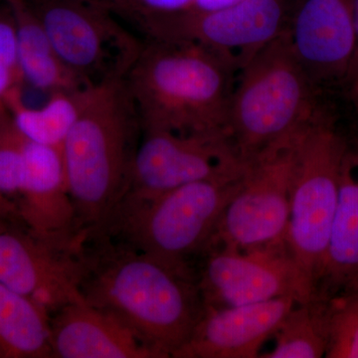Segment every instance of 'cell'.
Masks as SVG:
<instances>
[{"label":"cell","mask_w":358,"mask_h":358,"mask_svg":"<svg viewBox=\"0 0 358 358\" xmlns=\"http://www.w3.org/2000/svg\"><path fill=\"white\" fill-rule=\"evenodd\" d=\"M348 148L320 108L296 141L286 244L315 292L338 207Z\"/></svg>","instance_id":"6"},{"label":"cell","mask_w":358,"mask_h":358,"mask_svg":"<svg viewBox=\"0 0 358 358\" xmlns=\"http://www.w3.org/2000/svg\"><path fill=\"white\" fill-rule=\"evenodd\" d=\"M16 23L18 62L23 82L52 94L86 88L63 62L43 26L25 0H8Z\"/></svg>","instance_id":"18"},{"label":"cell","mask_w":358,"mask_h":358,"mask_svg":"<svg viewBox=\"0 0 358 358\" xmlns=\"http://www.w3.org/2000/svg\"><path fill=\"white\" fill-rule=\"evenodd\" d=\"M26 141L8 110L0 113V212L11 220L24 173Z\"/></svg>","instance_id":"22"},{"label":"cell","mask_w":358,"mask_h":358,"mask_svg":"<svg viewBox=\"0 0 358 358\" xmlns=\"http://www.w3.org/2000/svg\"><path fill=\"white\" fill-rule=\"evenodd\" d=\"M241 1L243 0H193L192 8L190 10L208 13L234 6Z\"/></svg>","instance_id":"27"},{"label":"cell","mask_w":358,"mask_h":358,"mask_svg":"<svg viewBox=\"0 0 358 358\" xmlns=\"http://www.w3.org/2000/svg\"><path fill=\"white\" fill-rule=\"evenodd\" d=\"M329 301L327 358H358V289Z\"/></svg>","instance_id":"23"},{"label":"cell","mask_w":358,"mask_h":358,"mask_svg":"<svg viewBox=\"0 0 358 358\" xmlns=\"http://www.w3.org/2000/svg\"><path fill=\"white\" fill-rule=\"evenodd\" d=\"M287 29L313 89L346 79L355 49L352 0H294Z\"/></svg>","instance_id":"13"},{"label":"cell","mask_w":358,"mask_h":358,"mask_svg":"<svg viewBox=\"0 0 358 358\" xmlns=\"http://www.w3.org/2000/svg\"><path fill=\"white\" fill-rule=\"evenodd\" d=\"M298 301L292 296L250 305L205 308L173 358H257Z\"/></svg>","instance_id":"15"},{"label":"cell","mask_w":358,"mask_h":358,"mask_svg":"<svg viewBox=\"0 0 358 358\" xmlns=\"http://www.w3.org/2000/svg\"><path fill=\"white\" fill-rule=\"evenodd\" d=\"M141 136L140 115L124 78L92 89L62 147L68 192L85 237L121 196Z\"/></svg>","instance_id":"3"},{"label":"cell","mask_w":358,"mask_h":358,"mask_svg":"<svg viewBox=\"0 0 358 358\" xmlns=\"http://www.w3.org/2000/svg\"><path fill=\"white\" fill-rule=\"evenodd\" d=\"M52 358H155L127 327L83 300L52 313Z\"/></svg>","instance_id":"16"},{"label":"cell","mask_w":358,"mask_h":358,"mask_svg":"<svg viewBox=\"0 0 358 358\" xmlns=\"http://www.w3.org/2000/svg\"><path fill=\"white\" fill-rule=\"evenodd\" d=\"M112 13L141 29L150 21L190 10L193 0H102Z\"/></svg>","instance_id":"25"},{"label":"cell","mask_w":358,"mask_h":358,"mask_svg":"<svg viewBox=\"0 0 358 358\" xmlns=\"http://www.w3.org/2000/svg\"><path fill=\"white\" fill-rule=\"evenodd\" d=\"M79 291L155 358H173L205 312L195 266L162 260L106 237L85 242Z\"/></svg>","instance_id":"1"},{"label":"cell","mask_w":358,"mask_h":358,"mask_svg":"<svg viewBox=\"0 0 358 358\" xmlns=\"http://www.w3.org/2000/svg\"><path fill=\"white\" fill-rule=\"evenodd\" d=\"M358 289V152L346 150L338 207L315 296L333 300Z\"/></svg>","instance_id":"17"},{"label":"cell","mask_w":358,"mask_h":358,"mask_svg":"<svg viewBox=\"0 0 358 358\" xmlns=\"http://www.w3.org/2000/svg\"><path fill=\"white\" fill-rule=\"evenodd\" d=\"M244 171L152 199L122 197L90 238L106 237L162 260L192 265L209 248Z\"/></svg>","instance_id":"4"},{"label":"cell","mask_w":358,"mask_h":358,"mask_svg":"<svg viewBox=\"0 0 358 358\" xmlns=\"http://www.w3.org/2000/svg\"><path fill=\"white\" fill-rule=\"evenodd\" d=\"M13 217L33 234L55 243L86 241L68 192L62 150L26 141L24 173Z\"/></svg>","instance_id":"14"},{"label":"cell","mask_w":358,"mask_h":358,"mask_svg":"<svg viewBox=\"0 0 358 358\" xmlns=\"http://www.w3.org/2000/svg\"><path fill=\"white\" fill-rule=\"evenodd\" d=\"M51 315L0 285V358H52Z\"/></svg>","instance_id":"20"},{"label":"cell","mask_w":358,"mask_h":358,"mask_svg":"<svg viewBox=\"0 0 358 358\" xmlns=\"http://www.w3.org/2000/svg\"><path fill=\"white\" fill-rule=\"evenodd\" d=\"M238 73L229 59L199 45L147 39L124 81L143 131L227 136Z\"/></svg>","instance_id":"2"},{"label":"cell","mask_w":358,"mask_h":358,"mask_svg":"<svg viewBox=\"0 0 358 358\" xmlns=\"http://www.w3.org/2000/svg\"><path fill=\"white\" fill-rule=\"evenodd\" d=\"M22 83L15 18L10 4L0 0V112L6 110L7 95Z\"/></svg>","instance_id":"24"},{"label":"cell","mask_w":358,"mask_h":358,"mask_svg":"<svg viewBox=\"0 0 358 358\" xmlns=\"http://www.w3.org/2000/svg\"><path fill=\"white\" fill-rule=\"evenodd\" d=\"M67 67L88 86L122 79L143 41L102 0H25Z\"/></svg>","instance_id":"7"},{"label":"cell","mask_w":358,"mask_h":358,"mask_svg":"<svg viewBox=\"0 0 358 358\" xmlns=\"http://www.w3.org/2000/svg\"><path fill=\"white\" fill-rule=\"evenodd\" d=\"M4 217L3 215H2L1 212H0V218Z\"/></svg>","instance_id":"28"},{"label":"cell","mask_w":358,"mask_h":358,"mask_svg":"<svg viewBox=\"0 0 358 358\" xmlns=\"http://www.w3.org/2000/svg\"><path fill=\"white\" fill-rule=\"evenodd\" d=\"M303 126L246 164L209 247L249 250L286 244L292 174Z\"/></svg>","instance_id":"8"},{"label":"cell","mask_w":358,"mask_h":358,"mask_svg":"<svg viewBox=\"0 0 358 358\" xmlns=\"http://www.w3.org/2000/svg\"><path fill=\"white\" fill-rule=\"evenodd\" d=\"M197 282L205 308L236 307L292 296L315 298V286L294 261L287 244L241 250L209 247L200 257Z\"/></svg>","instance_id":"9"},{"label":"cell","mask_w":358,"mask_h":358,"mask_svg":"<svg viewBox=\"0 0 358 358\" xmlns=\"http://www.w3.org/2000/svg\"><path fill=\"white\" fill-rule=\"evenodd\" d=\"M286 0H243L215 11L187 10L150 21L147 39L189 42L229 59L241 70L250 59L286 30Z\"/></svg>","instance_id":"11"},{"label":"cell","mask_w":358,"mask_h":358,"mask_svg":"<svg viewBox=\"0 0 358 358\" xmlns=\"http://www.w3.org/2000/svg\"><path fill=\"white\" fill-rule=\"evenodd\" d=\"M94 87L54 92L40 108L26 105L21 87H18L7 95L4 106L16 128L27 140L62 150L63 143L83 112Z\"/></svg>","instance_id":"19"},{"label":"cell","mask_w":358,"mask_h":358,"mask_svg":"<svg viewBox=\"0 0 358 358\" xmlns=\"http://www.w3.org/2000/svg\"><path fill=\"white\" fill-rule=\"evenodd\" d=\"M352 11L355 31V49L345 81L350 84L353 95L358 101V0H352Z\"/></svg>","instance_id":"26"},{"label":"cell","mask_w":358,"mask_h":358,"mask_svg":"<svg viewBox=\"0 0 358 358\" xmlns=\"http://www.w3.org/2000/svg\"><path fill=\"white\" fill-rule=\"evenodd\" d=\"M84 244L55 243L0 218V285L34 301L51 315L82 299Z\"/></svg>","instance_id":"12"},{"label":"cell","mask_w":358,"mask_h":358,"mask_svg":"<svg viewBox=\"0 0 358 358\" xmlns=\"http://www.w3.org/2000/svg\"><path fill=\"white\" fill-rule=\"evenodd\" d=\"M319 109L317 92L288 29L239 71L228 108L227 136L244 164L303 126Z\"/></svg>","instance_id":"5"},{"label":"cell","mask_w":358,"mask_h":358,"mask_svg":"<svg viewBox=\"0 0 358 358\" xmlns=\"http://www.w3.org/2000/svg\"><path fill=\"white\" fill-rule=\"evenodd\" d=\"M2 1H8V0H2Z\"/></svg>","instance_id":"29"},{"label":"cell","mask_w":358,"mask_h":358,"mask_svg":"<svg viewBox=\"0 0 358 358\" xmlns=\"http://www.w3.org/2000/svg\"><path fill=\"white\" fill-rule=\"evenodd\" d=\"M329 301L313 298L296 303L274 336L273 350L262 358H320L329 343Z\"/></svg>","instance_id":"21"},{"label":"cell","mask_w":358,"mask_h":358,"mask_svg":"<svg viewBox=\"0 0 358 358\" xmlns=\"http://www.w3.org/2000/svg\"><path fill=\"white\" fill-rule=\"evenodd\" d=\"M245 167L226 134L143 131L119 199H152L195 181L241 173Z\"/></svg>","instance_id":"10"}]
</instances>
